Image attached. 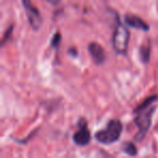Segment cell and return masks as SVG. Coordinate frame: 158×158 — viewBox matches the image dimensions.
<instances>
[{
	"label": "cell",
	"mask_w": 158,
	"mask_h": 158,
	"mask_svg": "<svg viewBox=\"0 0 158 158\" xmlns=\"http://www.w3.org/2000/svg\"><path fill=\"white\" fill-rule=\"evenodd\" d=\"M123 21L129 27H132L134 29H139V31H149V25L145 22L143 19L140 16L135 15V14L131 13H126L123 16Z\"/></svg>",
	"instance_id": "cell-7"
},
{
	"label": "cell",
	"mask_w": 158,
	"mask_h": 158,
	"mask_svg": "<svg viewBox=\"0 0 158 158\" xmlns=\"http://www.w3.org/2000/svg\"><path fill=\"white\" fill-rule=\"evenodd\" d=\"M123 132V123L119 119H110L105 129H101L95 133V140L104 145H110L120 139Z\"/></svg>",
	"instance_id": "cell-1"
},
{
	"label": "cell",
	"mask_w": 158,
	"mask_h": 158,
	"mask_svg": "<svg viewBox=\"0 0 158 158\" xmlns=\"http://www.w3.org/2000/svg\"><path fill=\"white\" fill-rule=\"evenodd\" d=\"M78 130L73 134V141L78 146H86L91 141V133L88 128V121L84 117H80L77 121Z\"/></svg>",
	"instance_id": "cell-5"
},
{
	"label": "cell",
	"mask_w": 158,
	"mask_h": 158,
	"mask_svg": "<svg viewBox=\"0 0 158 158\" xmlns=\"http://www.w3.org/2000/svg\"><path fill=\"white\" fill-rule=\"evenodd\" d=\"M37 131H38V129L34 130V131H31V133L29 134L28 136H26V138L22 139V140H18V139H16V140H15V142H18V143H21V144H26V143L28 142V140H31V139L33 138L34 135H36V133H37Z\"/></svg>",
	"instance_id": "cell-13"
},
{
	"label": "cell",
	"mask_w": 158,
	"mask_h": 158,
	"mask_svg": "<svg viewBox=\"0 0 158 158\" xmlns=\"http://www.w3.org/2000/svg\"><path fill=\"white\" fill-rule=\"evenodd\" d=\"M62 41V35L60 31H56V33L54 34V35L52 36V39H51V42H50V46L52 49H55L56 50L57 48H59L60 44H61Z\"/></svg>",
	"instance_id": "cell-12"
},
{
	"label": "cell",
	"mask_w": 158,
	"mask_h": 158,
	"mask_svg": "<svg viewBox=\"0 0 158 158\" xmlns=\"http://www.w3.org/2000/svg\"><path fill=\"white\" fill-rule=\"evenodd\" d=\"M139 56L143 64H148L151 61V44L149 41L143 44L139 49Z\"/></svg>",
	"instance_id": "cell-8"
},
{
	"label": "cell",
	"mask_w": 158,
	"mask_h": 158,
	"mask_svg": "<svg viewBox=\"0 0 158 158\" xmlns=\"http://www.w3.org/2000/svg\"><path fill=\"white\" fill-rule=\"evenodd\" d=\"M88 51L90 53L91 59L93 60V63L95 65H103L105 62V51L102 48V46L98 42H90L88 44Z\"/></svg>",
	"instance_id": "cell-6"
},
{
	"label": "cell",
	"mask_w": 158,
	"mask_h": 158,
	"mask_svg": "<svg viewBox=\"0 0 158 158\" xmlns=\"http://www.w3.org/2000/svg\"><path fill=\"white\" fill-rule=\"evenodd\" d=\"M49 3H51V5H53V6H57V5H60L61 3V0H47Z\"/></svg>",
	"instance_id": "cell-15"
},
{
	"label": "cell",
	"mask_w": 158,
	"mask_h": 158,
	"mask_svg": "<svg viewBox=\"0 0 158 158\" xmlns=\"http://www.w3.org/2000/svg\"><path fill=\"white\" fill-rule=\"evenodd\" d=\"M156 110L155 106H149L145 110L135 112V117H134V123L138 127V133L134 136V140L140 142L146 136L148 133V130L151 129L152 126V118L153 114Z\"/></svg>",
	"instance_id": "cell-2"
},
{
	"label": "cell",
	"mask_w": 158,
	"mask_h": 158,
	"mask_svg": "<svg viewBox=\"0 0 158 158\" xmlns=\"http://www.w3.org/2000/svg\"><path fill=\"white\" fill-rule=\"evenodd\" d=\"M12 34H13V25H10V26H8V28L6 29L5 34H3V37L1 39V46L2 47L6 46V44L11 39Z\"/></svg>",
	"instance_id": "cell-11"
},
{
	"label": "cell",
	"mask_w": 158,
	"mask_h": 158,
	"mask_svg": "<svg viewBox=\"0 0 158 158\" xmlns=\"http://www.w3.org/2000/svg\"><path fill=\"white\" fill-rule=\"evenodd\" d=\"M22 6L25 10L28 24L34 31H38L42 26V16L39 9L31 2V0H22Z\"/></svg>",
	"instance_id": "cell-4"
},
{
	"label": "cell",
	"mask_w": 158,
	"mask_h": 158,
	"mask_svg": "<svg viewBox=\"0 0 158 158\" xmlns=\"http://www.w3.org/2000/svg\"><path fill=\"white\" fill-rule=\"evenodd\" d=\"M121 149H123V153L127 154V155H129V156L138 155V148H136L135 144H134L133 142H129V141H128V142H123Z\"/></svg>",
	"instance_id": "cell-10"
},
{
	"label": "cell",
	"mask_w": 158,
	"mask_h": 158,
	"mask_svg": "<svg viewBox=\"0 0 158 158\" xmlns=\"http://www.w3.org/2000/svg\"><path fill=\"white\" fill-rule=\"evenodd\" d=\"M130 40V31L126 26L117 19L116 26L113 31L112 46L115 52L119 55H125L128 50V44Z\"/></svg>",
	"instance_id": "cell-3"
},
{
	"label": "cell",
	"mask_w": 158,
	"mask_h": 158,
	"mask_svg": "<svg viewBox=\"0 0 158 158\" xmlns=\"http://www.w3.org/2000/svg\"><path fill=\"white\" fill-rule=\"evenodd\" d=\"M67 53H68V54L72 55V56L76 57V56H77V54H78V51H77V49H76V48H70L69 50L67 51Z\"/></svg>",
	"instance_id": "cell-14"
},
{
	"label": "cell",
	"mask_w": 158,
	"mask_h": 158,
	"mask_svg": "<svg viewBox=\"0 0 158 158\" xmlns=\"http://www.w3.org/2000/svg\"><path fill=\"white\" fill-rule=\"evenodd\" d=\"M157 100H158V95L157 94H154V95H151V97H147L146 99L144 100V101H142L138 106H136L135 108H134L133 113L139 112V110H145V108L149 107V106H152V104H153L155 101H157Z\"/></svg>",
	"instance_id": "cell-9"
}]
</instances>
